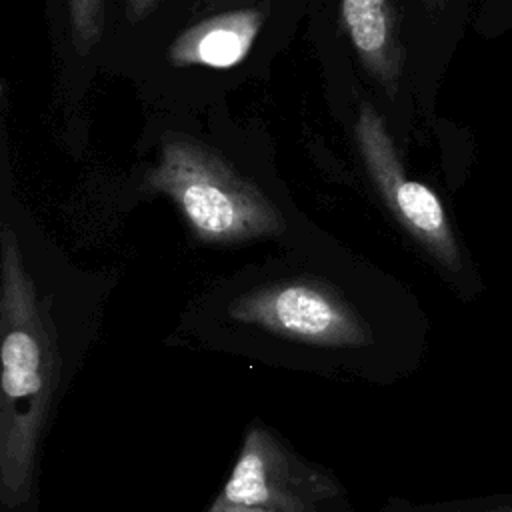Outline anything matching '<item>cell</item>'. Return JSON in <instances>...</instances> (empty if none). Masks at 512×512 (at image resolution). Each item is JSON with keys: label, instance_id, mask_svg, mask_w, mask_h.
I'll list each match as a JSON object with an SVG mask.
<instances>
[{"label": "cell", "instance_id": "cell-1", "mask_svg": "<svg viewBox=\"0 0 512 512\" xmlns=\"http://www.w3.org/2000/svg\"><path fill=\"white\" fill-rule=\"evenodd\" d=\"M0 250V512H40L46 444L82 368L86 340H72L60 326L8 224Z\"/></svg>", "mask_w": 512, "mask_h": 512}, {"label": "cell", "instance_id": "cell-2", "mask_svg": "<svg viewBox=\"0 0 512 512\" xmlns=\"http://www.w3.org/2000/svg\"><path fill=\"white\" fill-rule=\"evenodd\" d=\"M210 346L338 384L388 386L404 362L376 322L336 284L292 276L230 296Z\"/></svg>", "mask_w": 512, "mask_h": 512}, {"label": "cell", "instance_id": "cell-3", "mask_svg": "<svg viewBox=\"0 0 512 512\" xmlns=\"http://www.w3.org/2000/svg\"><path fill=\"white\" fill-rule=\"evenodd\" d=\"M146 186L172 198L204 242L232 244L276 236L286 226L280 210L254 182L190 138L170 136L162 142Z\"/></svg>", "mask_w": 512, "mask_h": 512}, {"label": "cell", "instance_id": "cell-4", "mask_svg": "<svg viewBox=\"0 0 512 512\" xmlns=\"http://www.w3.org/2000/svg\"><path fill=\"white\" fill-rule=\"evenodd\" d=\"M214 500L266 512H352L356 506L326 466L298 452L276 428L252 418Z\"/></svg>", "mask_w": 512, "mask_h": 512}, {"label": "cell", "instance_id": "cell-5", "mask_svg": "<svg viewBox=\"0 0 512 512\" xmlns=\"http://www.w3.org/2000/svg\"><path fill=\"white\" fill-rule=\"evenodd\" d=\"M354 138L382 200L400 226L448 272L462 270V252L440 198L422 182L408 178L384 118L364 102Z\"/></svg>", "mask_w": 512, "mask_h": 512}, {"label": "cell", "instance_id": "cell-6", "mask_svg": "<svg viewBox=\"0 0 512 512\" xmlns=\"http://www.w3.org/2000/svg\"><path fill=\"white\" fill-rule=\"evenodd\" d=\"M262 24L264 10L256 6L214 12L192 22L174 38L168 60L174 66L230 68L246 58Z\"/></svg>", "mask_w": 512, "mask_h": 512}, {"label": "cell", "instance_id": "cell-7", "mask_svg": "<svg viewBox=\"0 0 512 512\" xmlns=\"http://www.w3.org/2000/svg\"><path fill=\"white\" fill-rule=\"evenodd\" d=\"M340 14L362 66L394 100L406 58L394 2L340 0Z\"/></svg>", "mask_w": 512, "mask_h": 512}, {"label": "cell", "instance_id": "cell-8", "mask_svg": "<svg viewBox=\"0 0 512 512\" xmlns=\"http://www.w3.org/2000/svg\"><path fill=\"white\" fill-rule=\"evenodd\" d=\"M70 30L78 54H88L104 30V0H68Z\"/></svg>", "mask_w": 512, "mask_h": 512}, {"label": "cell", "instance_id": "cell-9", "mask_svg": "<svg viewBox=\"0 0 512 512\" xmlns=\"http://www.w3.org/2000/svg\"><path fill=\"white\" fill-rule=\"evenodd\" d=\"M352 512H452V510H438V508H420V506H412L404 500H388L386 504H382L380 508H374V510H358L354 508ZM458 512V510H456ZM482 512H512V504L510 506H504V508H494V510H482Z\"/></svg>", "mask_w": 512, "mask_h": 512}, {"label": "cell", "instance_id": "cell-10", "mask_svg": "<svg viewBox=\"0 0 512 512\" xmlns=\"http://www.w3.org/2000/svg\"><path fill=\"white\" fill-rule=\"evenodd\" d=\"M160 0H126V20L136 24L158 8Z\"/></svg>", "mask_w": 512, "mask_h": 512}, {"label": "cell", "instance_id": "cell-11", "mask_svg": "<svg viewBox=\"0 0 512 512\" xmlns=\"http://www.w3.org/2000/svg\"><path fill=\"white\" fill-rule=\"evenodd\" d=\"M206 512H266L260 508H246V506H234V504H224L218 500H212V504L206 508Z\"/></svg>", "mask_w": 512, "mask_h": 512}, {"label": "cell", "instance_id": "cell-12", "mask_svg": "<svg viewBox=\"0 0 512 512\" xmlns=\"http://www.w3.org/2000/svg\"><path fill=\"white\" fill-rule=\"evenodd\" d=\"M428 12H440V10H444V6H446V2L448 0H418Z\"/></svg>", "mask_w": 512, "mask_h": 512}]
</instances>
